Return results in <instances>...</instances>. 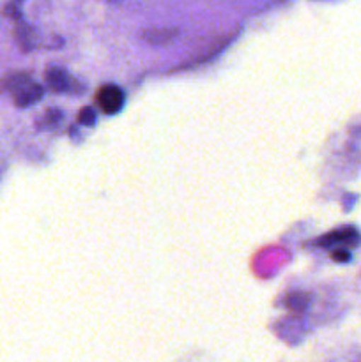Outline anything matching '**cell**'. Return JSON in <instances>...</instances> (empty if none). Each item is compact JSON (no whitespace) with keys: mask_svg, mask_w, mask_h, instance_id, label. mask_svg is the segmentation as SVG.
Listing matches in <instances>:
<instances>
[{"mask_svg":"<svg viewBox=\"0 0 361 362\" xmlns=\"http://www.w3.org/2000/svg\"><path fill=\"white\" fill-rule=\"evenodd\" d=\"M4 88L14 95V103L18 106H30L39 101L42 95L41 85L34 83L30 76L25 73H14L2 81Z\"/></svg>","mask_w":361,"mask_h":362,"instance_id":"1","label":"cell"},{"mask_svg":"<svg viewBox=\"0 0 361 362\" xmlns=\"http://www.w3.org/2000/svg\"><path fill=\"white\" fill-rule=\"evenodd\" d=\"M357 243H360V233H357V230L353 228V226H343V228L333 230L328 235L321 237V239L317 240L319 246H342L343 250H347V247L350 246H356Z\"/></svg>","mask_w":361,"mask_h":362,"instance_id":"2","label":"cell"},{"mask_svg":"<svg viewBox=\"0 0 361 362\" xmlns=\"http://www.w3.org/2000/svg\"><path fill=\"white\" fill-rule=\"evenodd\" d=\"M98 106L105 113H117L124 105V94L117 85H103L96 95Z\"/></svg>","mask_w":361,"mask_h":362,"instance_id":"3","label":"cell"},{"mask_svg":"<svg viewBox=\"0 0 361 362\" xmlns=\"http://www.w3.org/2000/svg\"><path fill=\"white\" fill-rule=\"evenodd\" d=\"M46 83L55 92H71L76 81L60 67H52V69L46 71Z\"/></svg>","mask_w":361,"mask_h":362,"instance_id":"4","label":"cell"},{"mask_svg":"<svg viewBox=\"0 0 361 362\" xmlns=\"http://www.w3.org/2000/svg\"><path fill=\"white\" fill-rule=\"evenodd\" d=\"M176 34H177V30H168V28H156V30L145 32L144 37L147 39L149 42H154V45H158V42H168Z\"/></svg>","mask_w":361,"mask_h":362,"instance_id":"5","label":"cell"},{"mask_svg":"<svg viewBox=\"0 0 361 362\" xmlns=\"http://www.w3.org/2000/svg\"><path fill=\"white\" fill-rule=\"evenodd\" d=\"M96 120V112L92 108H84L80 113V122L84 126H92Z\"/></svg>","mask_w":361,"mask_h":362,"instance_id":"6","label":"cell"},{"mask_svg":"<svg viewBox=\"0 0 361 362\" xmlns=\"http://www.w3.org/2000/svg\"><path fill=\"white\" fill-rule=\"evenodd\" d=\"M331 258H333V260H336V262H347L350 258V253H349V250H343V247H336V250H333Z\"/></svg>","mask_w":361,"mask_h":362,"instance_id":"7","label":"cell"}]
</instances>
